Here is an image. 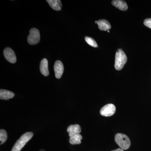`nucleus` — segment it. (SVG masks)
I'll use <instances>...</instances> for the list:
<instances>
[{
	"label": "nucleus",
	"mask_w": 151,
	"mask_h": 151,
	"mask_svg": "<svg viewBox=\"0 0 151 151\" xmlns=\"http://www.w3.org/2000/svg\"><path fill=\"white\" fill-rule=\"evenodd\" d=\"M40 41V34L37 29L33 28L29 31V35L27 37V41L31 45L37 44Z\"/></svg>",
	"instance_id": "20e7f679"
},
{
	"label": "nucleus",
	"mask_w": 151,
	"mask_h": 151,
	"mask_svg": "<svg viewBox=\"0 0 151 151\" xmlns=\"http://www.w3.org/2000/svg\"><path fill=\"white\" fill-rule=\"evenodd\" d=\"M127 61V55L122 49L116 51L115 57V68L116 70H122Z\"/></svg>",
	"instance_id": "f03ea898"
},
{
	"label": "nucleus",
	"mask_w": 151,
	"mask_h": 151,
	"mask_svg": "<svg viewBox=\"0 0 151 151\" xmlns=\"http://www.w3.org/2000/svg\"><path fill=\"white\" fill-rule=\"evenodd\" d=\"M116 144L123 150H128L131 146V141L129 138L124 134L119 133L116 134L115 137Z\"/></svg>",
	"instance_id": "7ed1b4c3"
},
{
	"label": "nucleus",
	"mask_w": 151,
	"mask_h": 151,
	"mask_svg": "<svg viewBox=\"0 0 151 151\" xmlns=\"http://www.w3.org/2000/svg\"><path fill=\"white\" fill-rule=\"evenodd\" d=\"M116 108L113 104H108L101 108L100 113L102 116L109 117L114 115L116 112Z\"/></svg>",
	"instance_id": "39448f33"
},
{
	"label": "nucleus",
	"mask_w": 151,
	"mask_h": 151,
	"mask_svg": "<svg viewBox=\"0 0 151 151\" xmlns=\"http://www.w3.org/2000/svg\"><path fill=\"white\" fill-rule=\"evenodd\" d=\"M7 139V134L5 130L1 129L0 130V141H1V145H2L5 142Z\"/></svg>",
	"instance_id": "2eb2a0df"
},
{
	"label": "nucleus",
	"mask_w": 151,
	"mask_h": 151,
	"mask_svg": "<svg viewBox=\"0 0 151 151\" xmlns=\"http://www.w3.org/2000/svg\"><path fill=\"white\" fill-rule=\"evenodd\" d=\"M13 92L5 89H1L0 90V98L1 100H8L12 98L14 96Z\"/></svg>",
	"instance_id": "f8f14e48"
},
{
	"label": "nucleus",
	"mask_w": 151,
	"mask_h": 151,
	"mask_svg": "<svg viewBox=\"0 0 151 151\" xmlns=\"http://www.w3.org/2000/svg\"><path fill=\"white\" fill-rule=\"evenodd\" d=\"M95 23L98 24V28L100 30L106 31L111 29V25L107 20L100 19L96 21Z\"/></svg>",
	"instance_id": "6e6552de"
},
{
	"label": "nucleus",
	"mask_w": 151,
	"mask_h": 151,
	"mask_svg": "<svg viewBox=\"0 0 151 151\" xmlns=\"http://www.w3.org/2000/svg\"><path fill=\"white\" fill-rule=\"evenodd\" d=\"M4 56L9 62L11 63H15L17 61V58L15 52L12 49L6 47L4 50Z\"/></svg>",
	"instance_id": "423d86ee"
},
{
	"label": "nucleus",
	"mask_w": 151,
	"mask_h": 151,
	"mask_svg": "<svg viewBox=\"0 0 151 151\" xmlns=\"http://www.w3.org/2000/svg\"><path fill=\"white\" fill-rule=\"evenodd\" d=\"M111 151H124V150L123 149L121 148H119L116 149V150H114Z\"/></svg>",
	"instance_id": "a211bd4d"
},
{
	"label": "nucleus",
	"mask_w": 151,
	"mask_h": 151,
	"mask_svg": "<svg viewBox=\"0 0 151 151\" xmlns=\"http://www.w3.org/2000/svg\"><path fill=\"white\" fill-rule=\"evenodd\" d=\"M40 68L41 73L42 75L45 76H48L49 72L48 70V61L46 58H44L41 61Z\"/></svg>",
	"instance_id": "9d476101"
},
{
	"label": "nucleus",
	"mask_w": 151,
	"mask_h": 151,
	"mask_svg": "<svg viewBox=\"0 0 151 151\" xmlns=\"http://www.w3.org/2000/svg\"><path fill=\"white\" fill-rule=\"evenodd\" d=\"M85 40L86 41V43H88L90 46L94 47H98L97 42L92 38L86 37L85 38Z\"/></svg>",
	"instance_id": "dca6fc26"
},
{
	"label": "nucleus",
	"mask_w": 151,
	"mask_h": 151,
	"mask_svg": "<svg viewBox=\"0 0 151 151\" xmlns=\"http://www.w3.org/2000/svg\"><path fill=\"white\" fill-rule=\"evenodd\" d=\"M108 32H109V30H108Z\"/></svg>",
	"instance_id": "6ab92c4d"
},
{
	"label": "nucleus",
	"mask_w": 151,
	"mask_h": 151,
	"mask_svg": "<svg viewBox=\"0 0 151 151\" xmlns=\"http://www.w3.org/2000/svg\"><path fill=\"white\" fill-rule=\"evenodd\" d=\"M46 1L54 10L60 11L62 8V5L60 0H47Z\"/></svg>",
	"instance_id": "ddd939ff"
},
{
	"label": "nucleus",
	"mask_w": 151,
	"mask_h": 151,
	"mask_svg": "<svg viewBox=\"0 0 151 151\" xmlns=\"http://www.w3.org/2000/svg\"><path fill=\"white\" fill-rule=\"evenodd\" d=\"M144 24L151 29V18L147 19L144 21Z\"/></svg>",
	"instance_id": "f3484780"
},
{
	"label": "nucleus",
	"mask_w": 151,
	"mask_h": 151,
	"mask_svg": "<svg viewBox=\"0 0 151 151\" xmlns=\"http://www.w3.org/2000/svg\"><path fill=\"white\" fill-rule=\"evenodd\" d=\"M83 139L80 134H76L70 137L69 142L72 145H79L81 143V140Z\"/></svg>",
	"instance_id": "4468645a"
},
{
	"label": "nucleus",
	"mask_w": 151,
	"mask_h": 151,
	"mask_svg": "<svg viewBox=\"0 0 151 151\" xmlns=\"http://www.w3.org/2000/svg\"><path fill=\"white\" fill-rule=\"evenodd\" d=\"M112 5L119 9L122 11H127L128 9V6L127 3L124 1L114 0L112 1Z\"/></svg>",
	"instance_id": "9b49d317"
},
{
	"label": "nucleus",
	"mask_w": 151,
	"mask_h": 151,
	"mask_svg": "<svg viewBox=\"0 0 151 151\" xmlns=\"http://www.w3.org/2000/svg\"><path fill=\"white\" fill-rule=\"evenodd\" d=\"M54 70L55 77L57 78H61L64 70V67L61 61L60 60H57L55 63Z\"/></svg>",
	"instance_id": "0eeeda50"
},
{
	"label": "nucleus",
	"mask_w": 151,
	"mask_h": 151,
	"mask_svg": "<svg viewBox=\"0 0 151 151\" xmlns=\"http://www.w3.org/2000/svg\"><path fill=\"white\" fill-rule=\"evenodd\" d=\"M32 132H27L22 135L20 138L17 141L11 151H20L27 143L32 137Z\"/></svg>",
	"instance_id": "f257e3e1"
},
{
	"label": "nucleus",
	"mask_w": 151,
	"mask_h": 151,
	"mask_svg": "<svg viewBox=\"0 0 151 151\" xmlns=\"http://www.w3.org/2000/svg\"><path fill=\"white\" fill-rule=\"evenodd\" d=\"M67 131L69 137H70L76 134H80L81 132V127L78 124L70 125L68 127Z\"/></svg>",
	"instance_id": "1a4fd4ad"
}]
</instances>
